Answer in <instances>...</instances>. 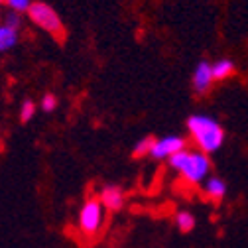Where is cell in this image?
Masks as SVG:
<instances>
[{
    "label": "cell",
    "instance_id": "11",
    "mask_svg": "<svg viewBox=\"0 0 248 248\" xmlns=\"http://www.w3.org/2000/svg\"><path fill=\"white\" fill-rule=\"evenodd\" d=\"M175 223H177V229L181 232H191L195 229V217L191 213H187V211H181L175 217Z\"/></svg>",
    "mask_w": 248,
    "mask_h": 248
},
{
    "label": "cell",
    "instance_id": "3",
    "mask_svg": "<svg viewBox=\"0 0 248 248\" xmlns=\"http://www.w3.org/2000/svg\"><path fill=\"white\" fill-rule=\"evenodd\" d=\"M105 227V205L99 197H91L79 211V229L87 236H97Z\"/></svg>",
    "mask_w": 248,
    "mask_h": 248
},
{
    "label": "cell",
    "instance_id": "14",
    "mask_svg": "<svg viewBox=\"0 0 248 248\" xmlns=\"http://www.w3.org/2000/svg\"><path fill=\"white\" fill-rule=\"evenodd\" d=\"M34 112H36V105H34L32 101H26V103L22 105V110H20V120H22V122L32 120Z\"/></svg>",
    "mask_w": 248,
    "mask_h": 248
},
{
    "label": "cell",
    "instance_id": "2",
    "mask_svg": "<svg viewBox=\"0 0 248 248\" xmlns=\"http://www.w3.org/2000/svg\"><path fill=\"white\" fill-rule=\"evenodd\" d=\"M170 168L181 173L191 183H201L211 171V160L205 152H189L181 150L170 158Z\"/></svg>",
    "mask_w": 248,
    "mask_h": 248
},
{
    "label": "cell",
    "instance_id": "5",
    "mask_svg": "<svg viewBox=\"0 0 248 248\" xmlns=\"http://www.w3.org/2000/svg\"><path fill=\"white\" fill-rule=\"evenodd\" d=\"M185 150V140L179 136H166L160 140H154L152 150H150V156L156 158V160H170L173 154Z\"/></svg>",
    "mask_w": 248,
    "mask_h": 248
},
{
    "label": "cell",
    "instance_id": "7",
    "mask_svg": "<svg viewBox=\"0 0 248 248\" xmlns=\"http://www.w3.org/2000/svg\"><path fill=\"white\" fill-rule=\"evenodd\" d=\"M99 199L105 205V209H108V211H118L124 205V193H122L120 187H116V185H108V187H105L101 191Z\"/></svg>",
    "mask_w": 248,
    "mask_h": 248
},
{
    "label": "cell",
    "instance_id": "4",
    "mask_svg": "<svg viewBox=\"0 0 248 248\" xmlns=\"http://www.w3.org/2000/svg\"><path fill=\"white\" fill-rule=\"evenodd\" d=\"M28 14H30V18H32V22L38 24L40 28H44L46 32H49V34H53L57 38L63 34V24H61V18L57 16V12L49 4H46V2H32Z\"/></svg>",
    "mask_w": 248,
    "mask_h": 248
},
{
    "label": "cell",
    "instance_id": "16",
    "mask_svg": "<svg viewBox=\"0 0 248 248\" xmlns=\"http://www.w3.org/2000/svg\"><path fill=\"white\" fill-rule=\"evenodd\" d=\"M6 26H8V28H14V30H18V28L22 26V20H20L18 12H8V14H6Z\"/></svg>",
    "mask_w": 248,
    "mask_h": 248
},
{
    "label": "cell",
    "instance_id": "13",
    "mask_svg": "<svg viewBox=\"0 0 248 248\" xmlns=\"http://www.w3.org/2000/svg\"><path fill=\"white\" fill-rule=\"evenodd\" d=\"M12 12H28L32 6V0H4Z\"/></svg>",
    "mask_w": 248,
    "mask_h": 248
},
{
    "label": "cell",
    "instance_id": "12",
    "mask_svg": "<svg viewBox=\"0 0 248 248\" xmlns=\"http://www.w3.org/2000/svg\"><path fill=\"white\" fill-rule=\"evenodd\" d=\"M152 144H154V138L152 136H146L144 140H140L136 146H134V158H142V156H150V150H152Z\"/></svg>",
    "mask_w": 248,
    "mask_h": 248
},
{
    "label": "cell",
    "instance_id": "8",
    "mask_svg": "<svg viewBox=\"0 0 248 248\" xmlns=\"http://www.w3.org/2000/svg\"><path fill=\"white\" fill-rule=\"evenodd\" d=\"M205 193H207L211 199L219 201V199H223L225 193H227V185H225V181H223L221 177H209V179L205 181Z\"/></svg>",
    "mask_w": 248,
    "mask_h": 248
},
{
    "label": "cell",
    "instance_id": "17",
    "mask_svg": "<svg viewBox=\"0 0 248 248\" xmlns=\"http://www.w3.org/2000/svg\"><path fill=\"white\" fill-rule=\"evenodd\" d=\"M0 2H4V0H0Z\"/></svg>",
    "mask_w": 248,
    "mask_h": 248
},
{
    "label": "cell",
    "instance_id": "9",
    "mask_svg": "<svg viewBox=\"0 0 248 248\" xmlns=\"http://www.w3.org/2000/svg\"><path fill=\"white\" fill-rule=\"evenodd\" d=\"M18 44V30L8 28L6 24L0 26V51L12 49Z\"/></svg>",
    "mask_w": 248,
    "mask_h": 248
},
{
    "label": "cell",
    "instance_id": "1",
    "mask_svg": "<svg viewBox=\"0 0 248 248\" xmlns=\"http://www.w3.org/2000/svg\"><path fill=\"white\" fill-rule=\"evenodd\" d=\"M187 128L195 140V144L201 148V152L211 154L217 152L225 142V132L221 124L211 116L205 114H193L187 118Z\"/></svg>",
    "mask_w": 248,
    "mask_h": 248
},
{
    "label": "cell",
    "instance_id": "6",
    "mask_svg": "<svg viewBox=\"0 0 248 248\" xmlns=\"http://www.w3.org/2000/svg\"><path fill=\"white\" fill-rule=\"evenodd\" d=\"M213 65L209 61H201V63L195 67V73H193V89L203 95V93L209 91L211 83H213Z\"/></svg>",
    "mask_w": 248,
    "mask_h": 248
},
{
    "label": "cell",
    "instance_id": "15",
    "mask_svg": "<svg viewBox=\"0 0 248 248\" xmlns=\"http://www.w3.org/2000/svg\"><path fill=\"white\" fill-rule=\"evenodd\" d=\"M55 107H57V99H55V95H51V93L44 95V99H42V108H44L46 112H51Z\"/></svg>",
    "mask_w": 248,
    "mask_h": 248
},
{
    "label": "cell",
    "instance_id": "10",
    "mask_svg": "<svg viewBox=\"0 0 248 248\" xmlns=\"http://www.w3.org/2000/svg\"><path fill=\"white\" fill-rule=\"evenodd\" d=\"M234 73V63L231 59H219L213 65V79L215 81H223Z\"/></svg>",
    "mask_w": 248,
    "mask_h": 248
}]
</instances>
